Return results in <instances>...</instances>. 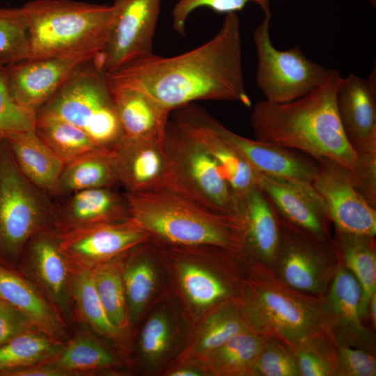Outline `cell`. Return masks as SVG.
<instances>
[{
  "instance_id": "obj_1",
  "label": "cell",
  "mask_w": 376,
  "mask_h": 376,
  "mask_svg": "<svg viewBox=\"0 0 376 376\" xmlns=\"http://www.w3.org/2000/svg\"><path fill=\"white\" fill-rule=\"evenodd\" d=\"M107 76L112 86L139 89L171 111L198 100L251 106L236 13L226 15L218 33L195 49L171 57L152 54Z\"/></svg>"
},
{
  "instance_id": "obj_2",
  "label": "cell",
  "mask_w": 376,
  "mask_h": 376,
  "mask_svg": "<svg viewBox=\"0 0 376 376\" xmlns=\"http://www.w3.org/2000/svg\"><path fill=\"white\" fill-rule=\"evenodd\" d=\"M340 78L336 70L329 69L323 82L300 98L283 103L256 102L250 118L255 139L301 151L316 161L333 160L354 173L357 156L345 135L336 107Z\"/></svg>"
},
{
  "instance_id": "obj_3",
  "label": "cell",
  "mask_w": 376,
  "mask_h": 376,
  "mask_svg": "<svg viewBox=\"0 0 376 376\" xmlns=\"http://www.w3.org/2000/svg\"><path fill=\"white\" fill-rule=\"evenodd\" d=\"M245 273L236 304L250 331L292 347L313 334L330 331L324 295L296 290L257 262L249 260Z\"/></svg>"
},
{
  "instance_id": "obj_4",
  "label": "cell",
  "mask_w": 376,
  "mask_h": 376,
  "mask_svg": "<svg viewBox=\"0 0 376 376\" xmlns=\"http://www.w3.org/2000/svg\"><path fill=\"white\" fill-rule=\"evenodd\" d=\"M125 194L130 218L150 240L184 249L244 250V229L237 216L210 211L166 189Z\"/></svg>"
},
{
  "instance_id": "obj_5",
  "label": "cell",
  "mask_w": 376,
  "mask_h": 376,
  "mask_svg": "<svg viewBox=\"0 0 376 376\" xmlns=\"http://www.w3.org/2000/svg\"><path fill=\"white\" fill-rule=\"evenodd\" d=\"M20 8L29 28V58H97L116 17L113 4L74 0H31Z\"/></svg>"
},
{
  "instance_id": "obj_6",
  "label": "cell",
  "mask_w": 376,
  "mask_h": 376,
  "mask_svg": "<svg viewBox=\"0 0 376 376\" xmlns=\"http://www.w3.org/2000/svg\"><path fill=\"white\" fill-rule=\"evenodd\" d=\"M97 58L81 62L38 110L37 117L69 122L84 130L100 147L111 151L124 135L111 85Z\"/></svg>"
},
{
  "instance_id": "obj_7",
  "label": "cell",
  "mask_w": 376,
  "mask_h": 376,
  "mask_svg": "<svg viewBox=\"0 0 376 376\" xmlns=\"http://www.w3.org/2000/svg\"><path fill=\"white\" fill-rule=\"evenodd\" d=\"M54 226V198L25 177L0 138V265H14L33 235Z\"/></svg>"
},
{
  "instance_id": "obj_8",
  "label": "cell",
  "mask_w": 376,
  "mask_h": 376,
  "mask_svg": "<svg viewBox=\"0 0 376 376\" xmlns=\"http://www.w3.org/2000/svg\"><path fill=\"white\" fill-rule=\"evenodd\" d=\"M164 189L210 211L237 216L235 196L210 155L173 119L164 138Z\"/></svg>"
},
{
  "instance_id": "obj_9",
  "label": "cell",
  "mask_w": 376,
  "mask_h": 376,
  "mask_svg": "<svg viewBox=\"0 0 376 376\" xmlns=\"http://www.w3.org/2000/svg\"><path fill=\"white\" fill-rule=\"evenodd\" d=\"M276 211L280 238L272 270L296 290L324 295L341 264L333 238L318 236Z\"/></svg>"
},
{
  "instance_id": "obj_10",
  "label": "cell",
  "mask_w": 376,
  "mask_h": 376,
  "mask_svg": "<svg viewBox=\"0 0 376 376\" xmlns=\"http://www.w3.org/2000/svg\"><path fill=\"white\" fill-rule=\"evenodd\" d=\"M272 14L253 33L257 55L256 82L265 100L283 103L300 98L319 86L329 69L307 58L298 46L277 49L269 34Z\"/></svg>"
},
{
  "instance_id": "obj_11",
  "label": "cell",
  "mask_w": 376,
  "mask_h": 376,
  "mask_svg": "<svg viewBox=\"0 0 376 376\" xmlns=\"http://www.w3.org/2000/svg\"><path fill=\"white\" fill-rule=\"evenodd\" d=\"M162 0H114L116 17L107 42L97 58L107 73L152 55Z\"/></svg>"
},
{
  "instance_id": "obj_12",
  "label": "cell",
  "mask_w": 376,
  "mask_h": 376,
  "mask_svg": "<svg viewBox=\"0 0 376 376\" xmlns=\"http://www.w3.org/2000/svg\"><path fill=\"white\" fill-rule=\"evenodd\" d=\"M317 162L312 185L326 203L335 230L375 236L376 208L356 189L348 170L329 159Z\"/></svg>"
},
{
  "instance_id": "obj_13",
  "label": "cell",
  "mask_w": 376,
  "mask_h": 376,
  "mask_svg": "<svg viewBox=\"0 0 376 376\" xmlns=\"http://www.w3.org/2000/svg\"><path fill=\"white\" fill-rule=\"evenodd\" d=\"M336 107L345 135L359 160L376 159V69L367 79L341 77Z\"/></svg>"
},
{
  "instance_id": "obj_14",
  "label": "cell",
  "mask_w": 376,
  "mask_h": 376,
  "mask_svg": "<svg viewBox=\"0 0 376 376\" xmlns=\"http://www.w3.org/2000/svg\"><path fill=\"white\" fill-rule=\"evenodd\" d=\"M256 173L257 185L283 217L318 236L331 237L327 205L311 182Z\"/></svg>"
},
{
  "instance_id": "obj_15",
  "label": "cell",
  "mask_w": 376,
  "mask_h": 376,
  "mask_svg": "<svg viewBox=\"0 0 376 376\" xmlns=\"http://www.w3.org/2000/svg\"><path fill=\"white\" fill-rule=\"evenodd\" d=\"M84 61L27 58L3 67L6 84L19 104L37 113Z\"/></svg>"
},
{
  "instance_id": "obj_16",
  "label": "cell",
  "mask_w": 376,
  "mask_h": 376,
  "mask_svg": "<svg viewBox=\"0 0 376 376\" xmlns=\"http://www.w3.org/2000/svg\"><path fill=\"white\" fill-rule=\"evenodd\" d=\"M59 236L66 256L90 263L109 260L150 241L148 234L130 217L67 231Z\"/></svg>"
},
{
  "instance_id": "obj_17",
  "label": "cell",
  "mask_w": 376,
  "mask_h": 376,
  "mask_svg": "<svg viewBox=\"0 0 376 376\" xmlns=\"http://www.w3.org/2000/svg\"><path fill=\"white\" fill-rule=\"evenodd\" d=\"M204 118L210 127L230 143L255 172L312 183L318 169L317 161L312 160V157L239 135L205 110Z\"/></svg>"
},
{
  "instance_id": "obj_18",
  "label": "cell",
  "mask_w": 376,
  "mask_h": 376,
  "mask_svg": "<svg viewBox=\"0 0 376 376\" xmlns=\"http://www.w3.org/2000/svg\"><path fill=\"white\" fill-rule=\"evenodd\" d=\"M204 110L192 104L177 109L173 120L217 164L235 198L257 185L256 173L243 157L207 123Z\"/></svg>"
},
{
  "instance_id": "obj_19",
  "label": "cell",
  "mask_w": 376,
  "mask_h": 376,
  "mask_svg": "<svg viewBox=\"0 0 376 376\" xmlns=\"http://www.w3.org/2000/svg\"><path fill=\"white\" fill-rule=\"evenodd\" d=\"M163 141L123 137L111 150L118 184L125 193L164 189L167 162Z\"/></svg>"
},
{
  "instance_id": "obj_20",
  "label": "cell",
  "mask_w": 376,
  "mask_h": 376,
  "mask_svg": "<svg viewBox=\"0 0 376 376\" xmlns=\"http://www.w3.org/2000/svg\"><path fill=\"white\" fill-rule=\"evenodd\" d=\"M337 345L362 346L375 351V338L361 313L363 292L354 274L341 263L324 295Z\"/></svg>"
},
{
  "instance_id": "obj_21",
  "label": "cell",
  "mask_w": 376,
  "mask_h": 376,
  "mask_svg": "<svg viewBox=\"0 0 376 376\" xmlns=\"http://www.w3.org/2000/svg\"><path fill=\"white\" fill-rule=\"evenodd\" d=\"M235 200L237 217L244 229V254L272 269L280 238L274 205L258 185Z\"/></svg>"
},
{
  "instance_id": "obj_22",
  "label": "cell",
  "mask_w": 376,
  "mask_h": 376,
  "mask_svg": "<svg viewBox=\"0 0 376 376\" xmlns=\"http://www.w3.org/2000/svg\"><path fill=\"white\" fill-rule=\"evenodd\" d=\"M113 188L88 189L54 198L56 225L59 223L67 232L130 218L125 194Z\"/></svg>"
},
{
  "instance_id": "obj_23",
  "label": "cell",
  "mask_w": 376,
  "mask_h": 376,
  "mask_svg": "<svg viewBox=\"0 0 376 376\" xmlns=\"http://www.w3.org/2000/svg\"><path fill=\"white\" fill-rule=\"evenodd\" d=\"M111 88L124 137L163 141L171 111L139 89L112 85Z\"/></svg>"
},
{
  "instance_id": "obj_24",
  "label": "cell",
  "mask_w": 376,
  "mask_h": 376,
  "mask_svg": "<svg viewBox=\"0 0 376 376\" xmlns=\"http://www.w3.org/2000/svg\"><path fill=\"white\" fill-rule=\"evenodd\" d=\"M0 302L24 314L31 324L58 340L66 336L57 313L24 279L0 265Z\"/></svg>"
},
{
  "instance_id": "obj_25",
  "label": "cell",
  "mask_w": 376,
  "mask_h": 376,
  "mask_svg": "<svg viewBox=\"0 0 376 376\" xmlns=\"http://www.w3.org/2000/svg\"><path fill=\"white\" fill-rule=\"evenodd\" d=\"M4 139L21 172L32 183L54 197L63 162L35 130L12 134Z\"/></svg>"
},
{
  "instance_id": "obj_26",
  "label": "cell",
  "mask_w": 376,
  "mask_h": 376,
  "mask_svg": "<svg viewBox=\"0 0 376 376\" xmlns=\"http://www.w3.org/2000/svg\"><path fill=\"white\" fill-rule=\"evenodd\" d=\"M28 256L37 275L58 304L65 301L68 272L65 253L60 245L59 234L45 230L33 235L27 242Z\"/></svg>"
},
{
  "instance_id": "obj_27",
  "label": "cell",
  "mask_w": 376,
  "mask_h": 376,
  "mask_svg": "<svg viewBox=\"0 0 376 376\" xmlns=\"http://www.w3.org/2000/svg\"><path fill=\"white\" fill-rule=\"evenodd\" d=\"M375 236L335 230L334 244L340 261L354 274L362 292L361 313L368 319L369 299L376 292Z\"/></svg>"
},
{
  "instance_id": "obj_28",
  "label": "cell",
  "mask_w": 376,
  "mask_h": 376,
  "mask_svg": "<svg viewBox=\"0 0 376 376\" xmlns=\"http://www.w3.org/2000/svg\"><path fill=\"white\" fill-rule=\"evenodd\" d=\"M117 185L111 151L100 150L64 164L53 198L84 189L114 187Z\"/></svg>"
},
{
  "instance_id": "obj_29",
  "label": "cell",
  "mask_w": 376,
  "mask_h": 376,
  "mask_svg": "<svg viewBox=\"0 0 376 376\" xmlns=\"http://www.w3.org/2000/svg\"><path fill=\"white\" fill-rule=\"evenodd\" d=\"M265 337L241 332L203 358L212 373L224 376H253V366Z\"/></svg>"
},
{
  "instance_id": "obj_30",
  "label": "cell",
  "mask_w": 376,
  "mask_h": 376,
  "mask_svg": "<svg viewBox=\"0 0 376 376\" xmlns=\"http://www.w3.org/2000/svg\"><path fill=\"white\" fill-rule=\"evenodd\" d=\"M35 132L64 164L100 150H107L79 127L59 118L37 117Z\"/></svg>"
},
{
  "instance_id": "obj_31",
  "label": "cell",
  "mask_w": 376,
  "mask_h": 376,
  "mask_svg": "<svg viewBox=\"0 0 376 376\" xmlns=\"http://www.w3.org/2000/svg\"><path fill=\"white\" fill-rule=\"evenodd\" d=\"M60 347L57 340L28 330L0 346V375L34 366L53 357Z\"/></svg>"
},
{
  "instance_id": "obj_32",
  "label": "cell",
  "mask_w": 376,
  "mask_h": 376,
  "mask_svg": "<svg viewBox=\"0 0 376 376\" xmlns=\"http://www.w3.org/2000/svg\"><path fill=\"white\" fill-rule=\"evenodd\" d=\"M292 348L301 376H336L338 347L330 331L313 334Z\"/></svg>"
},
{
  "instance_id": "obj_33",
  "label": "cell",
  "mask_w": 376,
  "mask_h": 376,
  "mask_svg": "<svg viewBox=\"0 0 376 376\" xmlns=\"http://www.w3.org/2000/svg\"><path fill=\"white\" fill-rule=\"evenodd\" d=\"M179 266L182 287L194 304L209 306L231 297V283L224 278L189 261Z\"/></svg>"
},
{
  "instance_id": "obj_34",
  "label": "cell",
  "mask_w": 376,
  "mask_h": 376,
  "mask_svg": "<svg viewBox=\"0 0 376 376\" xmlns=\"http://www.w3.org/2000/svg\"><path fill=\"white\" fill-rule=\"evenodd\" d=\"M247 330L249 329L240 314L236 299L224 303L202 326L193 352L203 357L237 334Z\"/></svg>"
},
{
  "instance_id": "obj_35",
  "label": "cell",
  "mask_w": 376,
  "mask_h": 376,
  "mask_svg": "<svg viewBox=\"0 0 376 376\" xmlns=\"http://www.w3.org/2000/svg\"><path fill=\"white\" fill-rule=\"evenodd\" d=\"M73 295L84 320L100 334L115 338L120 331L109 319L98 296L93 272L79 271L73 279Z\"/></svg>"
},
{
  "instance_id": "obj_36",
  "label": "cell",
  "mask_w": 376,
  "mask_h": 376,
  "mask_svg": "<svg viewBox=\"0 0 376 376\" xmlns=\"http://www.w3.org/2000/svg\"><path fill=\"white\" fill-rule=\"evenodd\" d=\"M29 56V28L20 7H0V64L4 67Z\"/></svg>"
},
{
  "instance_id": "obj_37",
  "label": "cell",
  "mask_w": 376,
  "mask_h": 376,
  "mask_svg": "<svg viewBox=\"0 0 376 376\" xmlns=\"http://www.w3.org/2000/svg\"><path fill=\"white\" fill-rule=\"evenodd\" d=\"M102 266L93 272L98 296L110 321L119 330L125 329L129 315L122 276L110 265Z\"/></svg>"
},
{
  "instance_id": "obj_38",
  "label": "cell",
  "mask_w": 376,
  "mask_h": 376,
  "mask_svg": "<svg viewBox=\"0 0 376 376\" xmlns=\"http://www.w3.org/2000/svg\"><path fill=\"white\" fill-rule=\"evenodd\" d=\"M125 269L122 276L129 318L138 315L152 296L156 285V274L146 258L137 259Z\"/></svg>"
},
{
  "instance_id": "obj_39",
  "label": "cell",
  "mask_w": 376,
  "mask_h": 376,
  "mask_svg": "<svg viewBox=\"0 0 376 376\" xmlns=\"http://www.w3.org/2000/svg\"><path fill=\"white\" fill-rule=\"evenodd\" d=\"M115 363L113 356L86 336L72 339L61 353L57 366L72 373L109 367Z\"/></svg>"
},
{
  "instance_id": "obj_40",
  "label": "cell",
  "mask_w": 376,
  "mask_h": 376,
  "mask_svg": "<svg viewBox=\"0 0 376 376\" xmlns=\"http://www.w3.org/2000/svg\"><path fill=\"white\" fill-rule=\"evenodd\" d=\"M253 376H301L293 348L265 337L254 363Z\"/></svg>"
},
{
  "instance_id": "obj_41",
  "label": "cell",
  "mask_w": 376,
  "mask_h": 376,
  "mask_svg": "<svg viewBox=\"0 0 376 376\" xmlns=\"http://www.w3.org/2000/svg\"><path fill=\"white\" fill-rule=\"evenodd\" d=\"M256 3L264 15L272 14L270 0H178L171 11L173 30L184 36L189 16L196 9L205 8L227 15L244 9L249 3Z\"/></svg>"
},
{
  "instance_id": "obj_42",
  "label": "cell",
  "mask_w": 376,
  "mask_h": 376,
  "mask_svg": "<svg viewBox=\"0 0 376 376\" xmlns=\"http://www.w3.org/2000/svg\"><path fill=\"white\" fill-rule=\"evenodd\" d=\"M37 113L19 104L10 94L3 67L0 70V138L34 131Z\"/></svg>"
},
{
  "instance_id": "obj_43",
  "label": "cell",
  "mask_w": 376,
  "mask_h": 376,
  "mask_svg": "<svg viewBox=\"0 0 376 376\" xmlns=\"http://www.w3.org/2000/svg\"><path fill=\"white\" fill-rule=\"evenodd\" d=\"M336 376H375V351L348 345H337Z\"/></svg>"
},
{
  "instance_id": "obj_44",
  "label": "cell",
  "mask_w": 376,
  "mask_h": 376,
  "mask_svg": "<svg viewBox=\"0 0 376 376\" xmlns=\"http://www.w3.org/2000/svg\"><path fill=\"white\" fill-rule=\"evenodd\" d=\"M170 338L169 322L164 313L152 315L146 322L140 338L143 355L150 360L161 357L167 349Z\"/></svg>"
},
{
  "instance_id": "obj_45",
  "label": "cell",
  "mask_w": 376,
  "mask_h": 376,
  "mask_svg": "<svg viewBox=\"0 0 376 376\" xmlns=\"http://www.w3.org/2000/svg\"><path fill=\"white\" fill-rule=\"evenodd\" d=\"M30 320L17 309L0 302V346L29 330Z\"/></svg>"
},
{
  "instance_id": "obj_46",
  "label": "cell",
  "mask_w": 376,
  "mask_h": 376,
  "mask_svg": "<svg viewBox=\"0 0 376 376\" xmlns=\"http://www.w3.org/2000/svg\"><path fill=\"white\" fill-rule=\"evenodd\" d=\"M71 373L68 372L57 366H31L9 371L3 376H65Z\"/></svg>"
},
{
  "instance_id": "obj_47",
  "label": "cell",
  "mask_w": 376,
  "mask_h": 376,
  "mask_svg": "<svg viewBox=\"0 0 376 376\" xmlns=\"http://www.w3.org/2000/svg\"><path fill=\"white\" fill-rule=\"evenodd\" d=\"M368 318L370 322L371 329L375 330L376 327V292L373 293L369 299Z\"/></svg>"
},
{
  "instance_id": "obj_48",
  "label": "cell",
  "mask_w": 376,
  "mask_h": 376,
  "mask_svg": "<svg viewBox=\"0 0 376 376\" xmlns=\"http://www.w3.org/2000/svg\"><path fill=\"white\" fill-rule=\"evenodd\" d=\"M171 376H199L200 373L196 370L188 368H182L176 369L169 374Z\"/></svg>"
},
{
  "instance_id": "obj_49",
  "label": "cell",
  "mask_w": 376,
  "mask_h": 376,
  "mask_svg": "<svg viewBox=\"0 0 376 376\" xmlns=\"http://www.w3.org/2000/svg\"><path fill=\"white\" fill-rule=\"evenodd\" d=\"M367 1L372 7L375 8V7H376V0H367Z\"/></svg>"
},
{
  "instance_id": "obj_50",
  "label": "cell",
  "mask_w": 376,
  "mask_h": 376,
  "mask_svg": "<svg viewBox=\"0 0 376 376\" xmlns=\"http://www.w3.org/2000/svg\"><path fill=\"white\" fill-rule=\"evenodd\" d=\"M3 67V66L1 65L0 64V70H1Z\"/></svg>"
}]
</instances>
